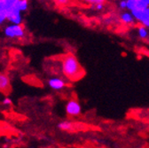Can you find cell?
Segmentation results:
<instances>
[{"instance_id": "obj_1", "label": "cell", "mask_w": 149, "mask_h": 148, "mask_svg": "<svg viewBox=\"0 0 149 148\" xmlns=\"http://www.w3.org/2000/svg\"><path fill=\"white\" fill-rule=\"evenodd\" d=\"M61 71L69 81H78L85 75V71L77 58L71 52L63 54L60 59Z\"/></svg>"}, {"instance_id": "obj_2", "label": "cell", "mask_w": 149, "mask_h": 148, "mask_svg": "<svg viewBox=\"0 0 149 148\" xmlns=\"http://www.w3.org/2000/svg\"><path fill=\"white\" fill-rule=\"evenodd\" d=\"M5 32L9 38H22L24 35V29L20 24H14L7 27Z\"/></svg>"}, {"instance_id": "obj_3", "label": "cell", "mask_w": 149, "mask_h": 148, "mask_svg": "<svg viewBox=\"0 0 149 148\" xmlns=\"http://www.w3.org/2000/svg\"><path fill=\"white\" fill-rule=\"evenodd\" d=\"M12 90L9 76L5 73H0V92L8 94Z\"/></svg>"}, {"instance_id": "obj_4", "label": "cell", "mask_w": 149, "mask_h": 148, "mask_svg": "<svg viewBox=\"0 0 149 148\" xmlns=\"http://www.w3.org/2000/svg\"><path fill=\"white\" fill-rule=\"evenodd\" d=\"M66 112L68 115L76 116L81 113V106L77 100H70L66 106Z\"/></svg>"}, {"instance_id": "obj_5", "label": "cell", "mask_w": 149, "mask_h": 148, "mask_svg": "<svg viewBox=\"0 0 149 148\" xmlns=\"http://www.w3.org/2000/svg\"><path fill=\"white\" fill-rule=\"evenodd\" d=\"M7 19L14 24H20L22 22V17H21V11L15 7V6L9 11Z\"/></svg>"}, {"instance_id": "obj_6", "label": "cell", "mask_w": 149, "mask_h": 148, "mask_svg": "<svg viewBox=\"0 0 149 148\" xmlns=\"http://www.w3.org/2000/svg\"><path fill=\"white\" fill-rule=\"evenodd\" d=\"M49 85L53 90H61L65 87L66 83L62 79L55 77V78H52L49 80Z\"/></svg>"}, {"instance_id": "obj_7", "label": "cell", "mask_w": 149, "mask_h": 148, "mask_svg": "<svg viewBox=\"0 0 149 148\" xmlns=\"http://www.w3.org/2000/svg\"><path fill=\"white\" fill-rule=\"evenodd\" d=\"M8 8L5 0H0V23H2L6 19H7Z\"/></svg>"}, {"instance_id": "obj_8", "label": "cell", "mask_w": 149, "mask_h": 148, "mask_svg": "<svg viewBox=\"0 0 149 148\" xmlns=\"http://www.w3.org/2000/svg\"><path fill=\"white\" fill-rule=\"evenodd\" d=\"M142 25H144L146 28H149V7H147L142 13L139 21Z\"/></svg>"}, {"instance_id": "obj_9", "label": "cell", "mask_w": 149, "mask_h": 148, "mask_svg": "<svg viewBox=\"0 0 149 148\" xmlns=\"http://www.w3.org/2000/svg\"><path fill=\"white\" fill-rule=\"evenodd\" d=\"M59 128L62 131H71L74 129V123L71 122H68V121H65V122H61L60 124H59Z\"/></svg>"}, {"instance_id": "obj_10", "label": "cell", "mask_w": 149, "mask_h": 148, "mask_svg": "<svg viewBox=\"0 0 149 148\" xmlns=\"http://www.w3.org/2000/svg\"><path fill=\"white\" fill-rule=\"evenodd\" d=\"M121 19L123 21V22L127 23V24H130L134 22V17L132 15V13L130 14L129 13H123L121 14Z\"/></svg>"}, {"instance_id": "obj_11", "label": "cell", "mask_w": 149, "mask_h": 148, "mask_svg": "<svg viewBox=\"0 0 149 148\" xmlns=\"http://www.w3.org/2000/svg\"><path fill=\"white\" fill-rule=\"evenodd\" d=\"M28 5H29L28 0H19L15 5V7L22 12V11H25L28 8Z\"/></svg>"}, {"instance_id": "obj_12", "label": "cell", "mask_w": 149, "mask_h": 148, "mask_svg": "<svg viewBox=\"0 0 149 148\" xmlns=\"http://www.w3.org/2000/svg\"><path fill=\"white\" fill-rule=\"evenodd\" d=\"M81 2H84L86 5L90 6H96L98 4H104L105 0H80Z\"/></svg>"}, {"instance_id": "obj_13", "label": "cell", "mask_w": 149, "mask_h": 148, "mask_svg": "<svg viewBox=\"0 0 149 148\" xmlns=\"http://www.w3.org/2000/svg\"><path fill=\"white\" fill-rule=\"evenodd\" d=\"M139 35L141 38H146L148 35V32L146 30V27H145L144 25L139 28Z\"/></svg>"}, {"instance_id": "obj_14", "label": "cell", "mask_w": 149, "mask_h": 148, "mask_svg": "<svg viewBox=\"0 0 149 148\" xmlns=\"http://www.w3.org/2000/svg\"><path fill=\"white\" fill-rule=\"evenodd\" d=\"M53 2L58 6L63 7V6H68L70 4V2H71V0H53Z\"/></svg>"}, {"instance_id": "obj_15", "label": "cell", "mask_w": 149, "mask_h": 148, "mask_svg": "<svg viewBox=\"0 0 149 148\" xmlns=\"http://www.w3.org/2000/svg\"><path fill=\"white\" fill-rule=\"evenodd\" d=\"M120 7L123 9L127 8V0H123V1L120 2Z\"/></svg>"}, {"instance_id": "obj_16", "label": "cell", "mask_w": 149, "mask_h": 148, "mask_svg": "<svg viewBox=\"0 0 149 148\" xmlns=\"http://www.w3.org/2000/svg\"><path fill=\"white\" fill-rule=\"evenodd\" d=\"M140 52L141 53H143L144 55H146V56H147V57H149V51L148 50H146V49H140Z\"/></svg>"}, {"instance_id": "obj_17", "label": "cell", "mask_w": 149, "mask_h": 148, "mask_svg": "<svg viewBox=\"0 0 149 148\" xmlns=\"http://www.w3.org/2000/svg\"><path fill=\"white\" fill-rule=\"evenodd\" d=\"M95 6H96V9L97 10H102L103 9V4H98Z\"/></svg>"}, {"instance_id": "obj_18", "label": "cell", "mask_w": 149, "mask_h": 148, "mask_svg": "<svg viewBox=\"0 0 149 148\" xmlns=\"http://www.w3.org/2000/svg\"><path fill=\"white\" fill-rule=\"evenodd\" d=\"M4 104H6V105H9V104H11V100H10L9 99H6L4 100Z\"/></svg>"}, {"instance_id": "obj_19", "label": "cell", "mask_w": 149, "mask_h": 148, "mask_svg": "<svg viewBox=\"0 0 149 148\" xmlns=\"http://www.w3.org/2000/svg\"><path fill=\"white\" fill-rule=\"evenodd\" d=\"M135 1H139V0H135Z\"/></svg>"}]
</instances>
